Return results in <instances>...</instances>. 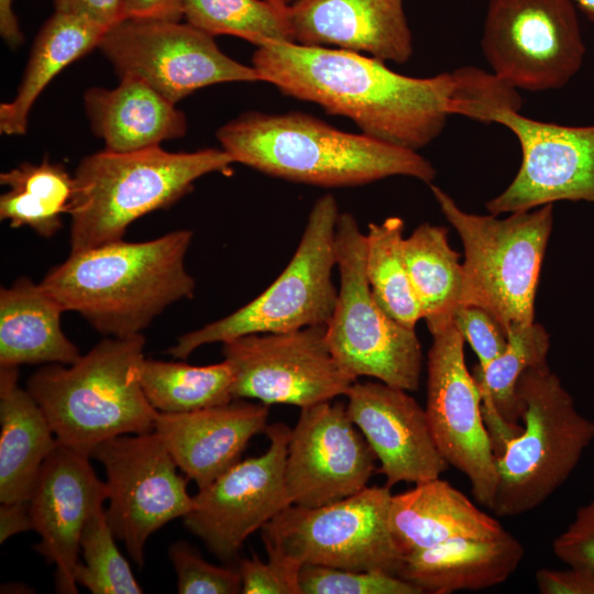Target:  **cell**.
<instances>
[{
	"instance_id": "d4e9b609",
	"label": "cell",
	"mask_w": 594,
	"mask_h": 594,
	"mask_svg": "<svg viewBox=\"0 0 594 594\" xmlns=\"http://www.w3.org/2000/svg\"><path fill=\"white\" fill-rule=\"evenodd\" d=\"M84 108L94 133L112 152H134L186 134L187 120L172 101L142 79L120 77L111 89L92 87Z\"/></svg>"
},
{
	"instance_id": "d590c367",
	"label": "cell",
	"mask_w": 594,
	"mask_h": 594,
	"mask_svg": "<svg viewBox=\"0 0 594 594\" xmlns=\"http://www.w3.org/2000/svg\"><path fill=\"white\" fill-rule=\"evenodd\" d=\"M299 586L301 594H422L396 574L322 565L301 566Z\"/></svg>"
},
{
	"instance_id": "4fadbf2b",
	"label": "cell",
	"mask_w": 594,
	"mask_h": 594,
	"mask_svg": "<svg viewBox=\"0 0 594 594\" xmlns=\"http://www.w3.org/2000/svg\"><path fill=\"white\" fill-rule=\"evenodd\" d=\"M327 326L252 333L222 343L234 399L301 408L345 395L356 381L333 358Z\"/></svg>"
},
{
	"instance_id": "e0dca14e",
	"label": "cell",
	"mask_w": 594,
	"mask_h": 594,
	"mask_svg": "<svg viewBox=\"0 0 594 594\" xmlns=\"http://www.w3.org/2000/svg\"><path fill=\"white\" fill-rule=\"evenodd\" d=\"M493 123L507 128L521 148L510 184L485 207L488 213L528 211L557 201L594 204V125L542 122L502 110Z\"/></svg>"
},
{
	"instance_id": "7402d4cb",
	"label": "cell",
	"mask_w": 594,
	"mask_h": 594,
	"mask_svg": "<svg viewBox=\"0 0 594 594\" xmlns=\"http://www.w3.org/2000/svg\"><path fill=\"white\" fill-rule=\"evenodd\" d=\"M270 406L233 399L186 413H157L154 431L177 468L198 490L240 461L249 441L265 431Z\"/></svg>"
},
{
	"instance_id": "9c48e42d",
	"label": "cell",
	"mask_w": 594,
	"mask_h": 594,
	"mask_svg": "<svg viewBox=\"0 0 594 594\" xmlns=\"http://www.w3.org/2000/svg\"><path fill=\"white\" fill-rule=\"evenodd\" d=\"M336 250L340 285L326 332L333 358L355 380L366 376L417 391L420 341L415 329L391 318L376 302L365 274V233L351 213L338 218Z\"/></svg>"
},
{
	"instance_id": "bcb514c9",
	"label": "cell",
	"mask_w": 594,
	"mask_h": 594,
	"mask_svg": "<svg viewBox=\"0 0 594 594\" xmlns=\"http://www.w3.org/2000/svg\"><path fill=\"white\" fill-rule=\"evenodd\" d=\"M576 8L594 24V0H573Z\"/></svg>"
},
{
	"instance_id": "30bf717a",
	"label": "cell",
	"mask_w": 594,
	"mask_h": 594,
	"mask_svg": "<svg viewBox=\"0 0 594 594\" xmlns=\"http://www.w3.org/2000/svg\"><path fill=\"white\" fill-rule=\"evenodd\" d=\"M391 497L389 487L374 485L319 507L290 505L262 528L267 558L297 570L322 565L398 575L403 556L388 527Z\"/></svg>"
},
{
	"instance_id": "5bb4252c",
	"label": "cell",
	"mask_w": 594,
	"mask_h": 594,
	"mask_svg": "<svg viewBox=\"0 0 594 594\" xmlns=\"http://www.w3.org/2000/svg\"><path fill=\"white\" fill-rule=\"evenodd\" d=\"M90 458L106 470L108 524L132 560L142 566L148 537L193 508L186 479L177 473L176 463L154 430L108 439L92 450Z\"/></svg>"
},
{
	"instance_id": "8fae6325",
	"label": "cell",
	"mask_w": 594,
	"mask_h": 594,
	"mask_svg": "<svg viewBox=\"0 0 594 594\" xmlns=\"http://www.w3.org/2000/svg\"><path fill=\"white\" fill-rule=\"evenodd\" d=\"M481 47L495 75L532 92L565 86L586 51L573 0H490Z\"/></svg>"
},
{
	"instance_id": "83f0119b",
	"label": "cell",
	"mask_w": 594,
	"mask_h": 594,
	"mask_svg": "<svg viewBox=\"0 0 594 594\" xmlns=\"http://www.w3.org/2000/svg\"><path fill=\"white\" fill-rule=\"evenodd\" d=\"M107 30L85 15L55 11L33 42L15 97L0 106V132L23 135L44 88L66 66L98 47Z\"/></svg>"
},
{
	"instance_id": "44dd1931",
	"label": "cell",
	"mask_w": 594,
	"mask_h": 594,
	"mask_svg": "<svg viewBox=\"0 0 594 594\" xmlns=\"http://www.w3.org/2000/svg\"><path fill=\"white\" fill-rule=\"evenodd\" d=\"M294 43L407 62L413 35L403 0H294L286 7Z\"/></svg>"
},
{
	"instance_id": "e575fe53",
	"label": "cell",
	"mask_w": 594,
	"mask_h": 594,
	"mask_svg": "<svg viewBox=\"0 0 594 594\" xmlns=\"http://www.w3.org/2000/svg\"><path fill=\"white\" fill-rule=\"evenodd\" d=\"M102 505L88 516L80 536L84 563L75 571L77 584L92 594L143 593L131 566L114 542Z\"/></svg>"
},
{
	"instance_id": "5b68a950",
	"label": "cell",
	"mask_w": 594,
	"mask_h": 594,
	"mask_svg": "<svg viewBox=\"0 0 594 594\" xmlns=\"http://www.w3.org/2000/svg\"><path fill=\"white\" fill-rule=\"evenodd\" d=\"M233 163L222 148L168 152L161 145L85 156L74 175L70 252L123 240L133 221L172 206L197 179Z\"/></svg>"
},
{
	"instance_id": "484cf974",
	"label": "cell",
	"mask_w": 594,
	"mask_h": 594,
	"mask_svg": "<svg viewBox=\"0 0 594 594\" xmlns=\"http://www.w3.org/2000/svg\"><path fill=\"white\" fill-rule=\"evenodd\" d=\"M16 366H0V502L28 503L58 441L43 409L18 384Z\"/></svg>"
},
{
	"instance_id": "2e32d148",
	"label": "cell",
	"mask_w": 594,
	"mask_h": 594,
	"mask_svg": "<svg viewBox=\"0 0 594 594\" xmlns=\"http://www.w3.org/2000/svg\"><path fill=\"white\" fill-rule=\"evenodd\" d=\"M267 450L239 461L193 497L184 516L187 529L221 561L233 560L250 535L293 505L285 484L290 429L266 427Z\"/></svg>"
},
{
	"instance_id": "f1b7e54d",
	"label": "cell",
	"mask_w": 594,
	"mask_h": 594,
	"mask_svg": "<svg viewBox=\"0 0 594 594\" xmlns=\"http://www.w3.org/2000/svg\"><path fill=\"white\" fill-rule=\"evenodd\" d=\"M507 346L486 366L476 365L474 380L481 393V408L494 453L521 430V406L516 394L520 375L530 366L547 361L550 337L538 323L516 328L507 334Z\"/></svg>"
},
{
	"instance_id": "f35d334b",
	"label": "cell",
	"mask_w": 594,
	"mask_h": 594,
	"mask_svg": "<svg viewBox=\"0 0 594 594\" xmlns=\"http://www.w3.org/2000/svg\"><path fill=\"white\" fill-rule=\"evenodd\" d=\"M552 551L565 564L594 573V497L576 509L573 520L552 541Z\"/></svg>"
},
{
	"instance_id": "ba28073f",
	"label": "cell",
	"mask_w": 594,
	"mask_h": 594,
	"mask_svg": "<svg viewBox=\"0 0 594 594\" xmlns=\"http://www.w3.org/2000/svg\"><path fill=\"white\" fill-rule=\"evenodd\" d=\"M340 216L333 195L318 198L301 239L280 275L256 298L234 312L183 334L167 353L188 358L196 349L252 333L327 326L338 298L336 231Z\"/></svg>"
},
{
	"instance_id": "f6af8a7d",
	"label": "cell",
	"mask_w": 594,
	"mask_h": 594,
	"mask_svg": "<svg viewBox=\"0 0 594 594\" xmlns=\"http://www.w3.org/2000/svg\"><path fill=\"white\" fill-rule=\"evenodd\" d=\"M12 6L13 0H0V34L10 47L15 48L23 42L24 36Z\"/></svg>"
},
{
	"instance_id": "1f68e13d",
	"label": "cell",
	"mask_w": 594,
	"mask_h": 594,
	"mask_svg": "<svg viewBox=\"0 0 594 594\" xmlns=\"http://www.w3.org/2000/svg\"><path fill=\"white\" fill-rule=\"evenodd\" d=\"M139 380L150 404L161 413H186L231 402L233 370L220 363L195 366L143 359Z\"/></svg>"
},
{
	"instance_id": "b9f144b4",
	"label": "cell",
	"mask_w": 594,
	"mask_h": 594,
	"mask_svg": "<svg viewBox=\"0 0 594 594\" xmlns=\"http://www.w3.org/2000/svg\"><path fill=\"white\" fill-rule=\"evenodd\" d=\"M55 11L85 15L109 29L123 20L122 0H53Z\"/></svg>"
},
{
	"instance_id": "4dcf8cb0",
	"label": "cell",
	"mask_w": 594,
	"mask_h": 594,
	"mask_svg": "<svg viewBox=\"0 0 594 594\" xmlns=\"http://www.w3.org/2000/svg\"><path fill=\"white\" fill-rule=\"evenodd\" d=\"M0 183L9 190L0 197V218L12 228L29 227L51 238L62 228V216L69 213L74 176L58 163L29 162L2 173Z\"/></svg>"
},
{
	"instance_id": "cb8c5ba5",
	"label": "cell",
	"mask_w": 594,
	"mask_h": 594,
	"mask_svg": "<svg viewBox=\"0 0 594 594\" xmlns=\"http://www.w3.org/2000/svg\"><path fill=\"white\" fill-rule=\"evenodd\" d=\"M525 556L510 532L493 538H453L403 558L398 576L422 593L479 591L504 583Z\"/></svg>"
},
{
	"instance_id": "603a6c76",
	"label": "cell",
	"mask_w": 594,
	"mask_h": 594,
	"mask_svg": "<svg viewBox=\"0 0 594 594\" xmlns=\"http://www.w3.org/2000/svg\"><path fill=\"white\" fill-rule=\"evenodd\" d=\"M388 527L403 558L453 538H493L505 531L495 518L440 477L392 494Z\"/></svg>"
},
{
	"instance_id": "9a60e30c",
	"label": "cell",
	"mask_w": 594,
	"mask_h": 594,
	"mask_svg": "<svg viewBox=\"0 0 594 594\" xmlns=\"http://www.w3.org/2000/svg\"><path fill=\"white\" fill-rule=\"evenodd\" d=\"M431 336L425 409L433 439L447 463L469 479L475 501L492 510L497 490L495 453L481 393L465 364V342L453 321Z\"/></svg>"
},
{
	"instance_id": "ac0fdd59",
	"label": "cell",
	"mask_w": 594,
	"mask_h": 594,
	"mask_svg": "<svg viewBox=\"0 0 594 594\" xmlns=\"http://www.w3.org/2000/svg\"><path fill=\"white\" fill-rule=\"evenodd\" d=\"M376 457L341 403L301 408L285 460V484L293 505L319 507L367 486Z\"/></svg>"
},
{
	"instance_id": "60d3db41",
	"label": "cell",
	"mask_w": 594,
	"mask_h": 594,
	"mask_svg": "<svg viewBox=\"0 0 594 594\" xmlns=\"http://www.w3.org/2000/svg\"><path fill=\"white\" fill-rule=\"evenodd\" d=\"M535 580L541 594H594V573L582 568H541Z\"/></svg>"
},
{
	"instance_id": "836d02e7",
	"label": "cell",
	"mask_w": 594,
	"mask_h": 594,
	"mask_svg": "<svg viewBox=\"0 0 594 594\" xmlns=\"http://www.w3.org/2000/svg\"><path fill=\"white\" fill-rule=\"evenodd\" d=\"M187 23L211 35H232L255 46L294 42L286 7L265 0H182Z\"/></svg>"
},
{
	"instance_id": "d6a6232c",
	"label": "cell",
	"mask_w": 594,
	"mask_h": 594,
	"mask_svg": "<svg viewBox=\"0 0 594 594\" xmlns=\"http://www.w3.org/2000/svg\"><path fill=\"white\" fill-rule=\"evenodd\" d=\"M404 229L399 217L369 224L365 274L378 306L400 324L415 329L422 316L404 260Z\"/></svg>"
},
{
	"instance_id": "ee69618b",
	"label": "cell",
	"mask_w": 594,
	"mask_h": 594,
	"mask_svg": "<svg viewBox=\"0 0 594 594\" xmlns=\"http://www.w3.org/2000/svg\"><path fill=\"white\" fill-rule=\"evenodd\" d=\"M33 529L28 503H11L0 506V542L13 535Z\"/></svg>"
},
{
	"instance_id": "277c9868",
	"label": "cell",
	"mask_w": 594,
	"mask_h": 594,
	"mask_svg": "<svg viewBox=\"0 0 594 594\" xmlns=\"http://www.w3.org/2000/svg\"><path fill=\"white\" fill-rule=\"evenodd\" d=\"M145 338L108 337L73 364L34 372L26 389L43 409L59 444L90 457L101 442L154 430L157 410L141 387Z\"/></svg>"
},
{
	"instance_id": "d6986e66",
	"label": "cell",
	"mask_w": 594,
	"mask_h": 594,
	"mask_svg": "<svg viewBox=\"0 0 594 594\" xmlns=\"http://www.w3.org/2000/svg\"><path fill=\"white\" fill-rule=\"evenodd\" d=\"M90 457L57 444L45 460L28 502L32 528L41 541L35 549L56 566L58 593L77 594L75 571L80 536L88 516L108 498Z\"/></svg>"
},
{
	"instance_id": "7a4b0ae2",
	"label": "cell",
	"mask_w": 594,
	"mask_h": 594,
	"mask_svg": "<svg viewBox=\"0 0 594 594\" xmlns=\"http://www.w3.org/2000/svg\"><path fill=\"white\" fill-rule=\"evenodd\" d=\"M191 240L193 232L182 229L70 252L41 284L64 311L79 314L99 333L140 334L168 306L193 298L196 282L185 266Z\"/></svg>"
},
{
	"instance_id": "f546056e",
	"label": "cell",
	"mask_w": 594,
	"mask_h": 594,
	"mask_svg": "<svg viewBox=\"0 0 594 594\" xmlns=\"http://www.w3.org/2000/svg\"><path fill=\"white\" fill-rule=\"evenodd\" d=\"M403 254L409 280L430 333L453 320L462 306L464 275L460 254L441 226L421 223L404 238Z\"/></svg>"
},
{
	"instance_id": "52a82bcc",
	"label": "cell",
	"mask_w": 594,
	"mask_h": 594,
	"mask_svg": "<svg viewBox=\"0 0 594 594\" xmlns=\"http://www.w3.org/2000/svg\"><path fill=\"white\" fill-rule=\"evenodd\" d=\"M521 430L495 457L497 490L492 512L513 517L543 504L571 476L594 441V420L583 416L559 376L543 361L519 377Z\"/></svg>"
},
{
	"instance_id": "8992f818",
	"label": "cell",
	"mask_w": 594,
	"mask_h": 594,
	"mask_svg": "<svg viewBox=\"0 0 594 594\" xmlns=\"http://www.w3.org/2000/svg\"><path fill=\"white\" fill-rule=\"evenodd\" d=\"M463 250V302L486 310L506 336L535 322L542 262L553 228V205L510 212L506 218L464 211L443 189L431 185Z\"/></svg>"
},
{
	"instance_id": "7c38bea8",
	"label": "cell",
	"mask_w": 594,
	"mask_h": 594,
	"mask_svg": "<svg viewBox=\"0 0 594 594\" xmlns=\"http://www.w3.org/2000/svg\"><path fill=\"white\" fill-rule=\"evenodd\" d=\"M98 48L120 77H138L175 105L211 85L261 81L253 66L232 59L187 22L123 19Z\"/></svg>"
},
{
	"instance_id": "6da1fadb",
	"label": "cell",
	"mask_w": 594,
	"mask_h": 594,
	"mask_svg": "<svg viewBox=\"0 0 594 594\" xmlns=\"http://www.w3.org/2000/svg\"><path fill=\"white\" fill-rule=\"evenodd\" d=\"M252 66L283 94L350 119L370 138L417 152L440 135L450 116L466 112L461 68L410 77L362 53L278 41L256 46Z\"/></svg>"
},
{
	"instance_id": "8d00e7d4",
	"label": "cell",
	"mask_w": 594,
	"mask_h": 594,
	"mask_svg": "<svg viewBox=\"0 0 594 594\" xmlns=\"http://www.w3.org/2000/svg\"><path fill=\"white\" fill-rule=\"evenodd\" d=\"M168 557L177 574L179 594H238L242 592L239 570L206 562L185 541L170 544Z\"/></svg>"
},
{
	"instance_id": "4316f807",
	"label": "cell",
	"mask_w": 594,
	"mask_h": 594,
	"mask_svg": "<svg viewBox=\"0 0 594 594\" xmlns=\"http://www.w3.org/2000/svg\"><path fill=\"white\" fill-rule=\"evenodd\" d=\"M56 299L26 277L0 290V366L73 364L81 355L63 332Z\"/></svg>"
},
{
	"instance_id": "7dc6e473",
	"label": "cell",
	"mask_w": 594,
	"mask_h": 594,
	"mask_svg": "<svg viewBox=\"0 0 594 594\" xmlns=\"http://www.w3.org/2000/svg\"><path fill=\"white\" fill-rule=\"evenodd\" d=\"M267 2H271L275 6L279 7H288L290 3H293L294 0H265Z\"/></svg>"
},
{
	"instance_id": "ab89813d",
	"label": "cell",
	"mask_w": 594,
	"mask_h": 594,
	"mask_svg": "<svg viewBox=\"0 0 594 594\" xmlns=\"http://www.w3.org/2000/svg\"><path fill=\"white\" fill-rule=\"evenodd\" d=\"M261 561L256 556L243 559L239 573L244 594H301L299 571L279 560L267 558Z\"/></svg>"
},
{
	"instance_id": "74e56055",
	"label": "cell",
	"mask_w": 594,
	"mask_h": 594,
	"mask_svg": "<svg viewBox=\"0 0 594 594\" xmlns=\"http://www.w3.org/2000/svg\"><path fill=\"white\" fill-rule=\"evenodd\" d=\"M453 324L476 354L481 367L503 353L508 340L504 329L486 310L474 305L459 307Z\"/></svg>"
},
{
	"instance_id": "7bdbcfd3",
	"label": "cell",
	"mask_w": 594,
	"mask_h": 594,
	"mask_svg": "<svg viewBox=\"0 0 594 594\" xmlns=\"http://www.w3.org/2000/svg\"><path fill=\"white\" fill-rule=\"evenodd\" d=\"M124 19L182 21V0H122Z\"/></svg>"
},
{
	"instance_id": "3957f363",
	"label": "cell",
	"mask_w": 594,
	"mask_h": 594,
	"mask_svg": "<svg viewBox=\"0 0 594 594\" xmlns=\"http://www.w3.org/2000/svg\"><path fill=\"white\" fill-rule=\"evenodd\" d=\"M217 139L234 163L320 187L359 186L392 176L430 185L437 175L417 151L343 132L300 112H245L222 125Z\"/></svg>"
},
{
	"instance_id": "ffe728a7",
	"label": "cell",
	"mask_w": 594,
	"mask_h": 594,
	"mask_svg": "<svg viewBox=\"0 0 594 594\" xmlns=\"http://www.w3.org/2000/svg\"><path fill=\"white\" fill-rule=\"evenodd\" d=\"M348 416L364 436L387 487L440 477L449 464L433 439L426 409L407 391L383 382H354Z\"/></svg>"
}]
</instances>
